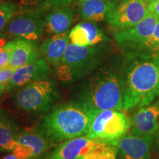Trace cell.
<instances>
[{"label":"cell","instance_id":"18","mask_svg":"<svg viewBox=\"0 0 159 159\" xmlns=\"http://www.w3.org/2000/svg\"><path fill=\"white\" fill-rule=\"evenodd\" d=\"M75 10L66 5L52 10L44 15L45 30L49 34H60L68 32L75 19Z\"/></svg>","mask_w":159,"mask_h":159},{"label":"cell","instance_id":"36","mask_svg":"<svg viewBox=\"0 0 159 159\" xmlns=\"http://www.w3.org/2000/svg\"><path fill=\"white\" fill-rule=\"evenodd\" d=\"M118 1H119V0H118ZM120 1H123V0H120Z\"/></svg>","mask_w":159,"mask_h":159},{"label":"cell","instance_id":"4","mask_svg":"<svg viewBox=\"0 0 159 159\" xmlns=\"http://www.w3.org/2000/svg\"><path fill=\"white\" fill-rule=\"evenodd\" d=\"M108 52L105 44L82 47L69 43L61 63L55 69L57 78L64 83L83 78L97 69Z\"/></svg>","mask_w":159,"mask_h":159},{"label":"cell","instance_id":"24","mask_svg":"<svg viewBox=\"0 0 159 159\" xmlns=\"http://www.w3.org/2000/svg\"><path fill=\"white\" fill-rule=\"evenodd\" d=\"M15 43L16 39H14L6 43L5 45L0 49V68L9 66L10 60H11Z\"/></svg>","mask_w":159,"mask_h":159},{"label":"cell","instance_id":"21","mask_svg":"<svg viewBox=\"0 0 159 159\" xmlns=\"http://www.w3.org/2000/svg\"><path fill=\"white\" fill-rule=\"evenodd\" d=\"M159 52V21L152 34L134 52L128 54L129 57L151 58L158 57Z\"/></svg>","mask_w":159,"mask_h":159},{"label":"cell","instance_id":"1","mask_svg":"<svg viewBox=\"0 0 159 159\" xmlns=\"http://www.w3.org/2000/svg\"><path fill=\"white\" fill-rule=\"evenodd\" d=\"M96 111L79 101L60 105L43 117L39 129L55 146L85 136Z\"/></svg>","mask_w":159,"mask_h":159},{"label":"cell","instance_id":"25","mask_svg":"<svg viewBox=\"0 0 159 159\" xmlns=\"http://www.w3.org/2000/svg\"><path fill=\"white\" fill-rule=\"evenodd\" d=\"M16 69L11 66L0 68V85H7L11 79Z\"/></svg>","mask_w":159,"mask_h":159},{"label":"cell","instance_id":"32","mask_svg":"<svg viewBox=\"0 0 159 159\" xmlns=\"http://www.w3.org/2000/svg\"><path fill=\"white\" fill-rule=\"evenodd\" d=\"M144 2H146L148 4H149V3H150V2H153V1H155V0H144Z\"/></svg>","mask_w":159,"mask_h":159},{"label":"cell","instance_id":"37","mask_svg":"<svg viewBox=\"0 0 159 159\" xmlns=\"http://www.w3.org/2000/svg\"><path fill=\"white\" fill-rule=\"evenodd\" d=\"M0 159H1V157H0Z\"/></svg>","mask_w":159,"mask_h":159},{"label":"cell","instance_id":"29","mask_svg":"<svg viewBox=\"0 0 159 159\" xmlns=\"http://www.w3.org/2000/svg\"><path fill=\"white\" fill-rule=\"evenodd\" d=\"M1 159H21V158H18V157L16 156H15L13 152H11L10 153L4 156L2 158H1Z\"/></svg>","mask_w":159,"mask_h":159},{"label":"cell","instance_id":"5","mask_svg":"<svg viewBox=\"0 0 159 159\" xmlns=\"http://www.w3.org/2000/svg\"><path fill=\"white\" fill-rule=\"evenodd\" d=\"M61 97L54 81L30 83L21 87L15 95V102L21 110L32 114H43L51 110Z\"/></svg>","mask_w":159,"mask_h":159},{"label":"cell","instance_id":"2","mask_svg":"<svg viewBox=\"0 0 159 159\" xmlns=\"http://www.w3.org/2000/svg\"><path fill=\"white\" fill-rule=\"evenodd\" d=\"M134 59L125 80L124 110L150 105L159 96V57Z\"/></svg>","mask_w":159,"mask_h":159},{"label":"cell","instance_id":"8","mask_svg":"<svg viewBox=\"0 0 159 159\" xmlns=\"http://www.w3.org/2000/svg\"><path fill=\"white\" fill-rule=\"evenodd\" d=\"M148 5L144 0H123L112 10L107 22L116 32L131 28L147 16Z\"/></svg>","mask_w":159,"mask_h":159},{"label":"cell","instance_id":"12","mask_svg":"<svg viewBox=\"0 0 159 159\" xmlns=\"http://www.w3.org/2000/svg\"><path fill=\"white\" fill-rule=\"evenodd\" d=\"M159 128V99L140 107L131 119L130 133L136 136L153 138Z\"/></svg>","mask_w":159,"mask_h":159},{"label":"cell","instance_id":"26","mask_svg":"<svg viewBox=\"0 0 159 159\" xmlns=\"http://www.w3.org/2000/svg\"><path fill=\"white\" fill-rule=\"evenodd\" d=\"M148 8L149 12L153 13L159 18V0H155L152 2L149 3Z\"/></svg>","mask_w":159,"mask_h":159},{"label":"cell","instance_id":"35","mask_svg":"<svg viewBox=\"0 0 159 159\" xmlns=\"http://www.w3.org/2000/svg\"><path fill=\"white\" fill-rule=\"evenodd\" d=\"M0 1H4V0H0Z\"/></svg>","mask_w":159,"mask_h":159},{"label":"cell","instance_id":"14","mask_svg":"<svg viewBox=\"0 0 159 159\" xmlns=\"http://www.w3.org/2000/svg\"><path fill=\"white\" fill-rule=\"evenodd\" d=\"M50 74L49 66L39 58L34 62L16 69L11 79L7 83L6 91L16 90L30 83L48 80Z\"/></svg>","mask_w":159,"mask_h":159},{"label":"cell","instance_id":"13","mask_svg":"<svg viewBox=\"0 0 159 159\" xmlns=\"http://www.w3.org/2000/svg\"><path fill=\"white\" fill-rule=\"evenodd\" d=\"M153 138L136 136L128 133L115 144L117 159H151Z\"/></svg>","mask_w":159,"mask_h":159},{"label":"cell","instance_id":"33","mask_svg":"<svg viewBox=\"0 0 159 159\" xmlns=\"http://www.w3.org/2000/svg\"><path fill=\"white\" fill-rule=\"evenodd\" d=\"M158 57H159V52H158Z\"/></svg>","mask_w":159,"mask_h":159},{"label":"cell","instance_id":"6","mask_svg":"<svg viewBox=\"0 0 159 159\" xmlns=\"http://www.w3.org/2000/svg\"><path fill=\"white\" fill-rule=\"evenodd\" d=\"M131 119L122 111L103 110L97 113L87 136L105 144H113L128 133Z\"/></svg>","mask_w":159,"mask_h":159},{"label":"cell","instance_id":"34","mask_svg":"<svg viewBox=\"0 0 159 159\" xmlns=\"http://www.w3.org/2000/svg\"><path fill=\"white\" fill-rule=\"evenodd\" d=\"M156 159H159V157H158V158H156Z\"/></svg>","mask_w":159,"mask_h":159},{"label":"cell","instance_id":"20","mask_svg":"<svg viewBox=\"0 0 159 159\" xmlns=\"http://www.w3.org/2000/svg\"><path fill=\"white\" fill-rule=\"evenodd\" d=\"M19 133L13 121L0 109V150L12 152L17 145Z\"/></svg>","mask_w":159,"mask_h":159},{"label":"cell","instance_id":"9","mask_svg":"<svg viewBox=\"0 0 159 159\" xmlns=\"http://www.w3.org/2000/svg\"><path fill=\"white\" fill-rule=\"evenodd\" d=\"M158 21V16L149 12L147 16L137 25L114 33L117 44L121 49L126 52L127 55L134 52L150 37Z\"/></svg>","mask_w":159,"mask_h":159},{"label":"cell","instance_id":"7","mask_svg":"<svg viewBox=\"0 0 159 159\" xmlns=\"http://www.w3.org/2000/svg\"><path fill=\"white\" fill-rule=\"evenodd\" d=\"M42 14L37 7L16 13L2 31L9 38L38 41L45 30L46 22Z\"/></svg>","mask_w":159,"mask_h":159},{"label":"cell","instance_id":"30","mask_svg":"<svg viewBox=\"0 0 159 159\" xmlns=\"http://www.w3.org/2000/svg\"><path fill=\"white\" fill-rule=\"evenodd\" d=\"M6 87H7V85H0V100L5 91H6Z\"/></svg>","mask_w":159,"mask_h":159},{"label":"cell","instance_id":"10","mask_svg":"<svg viewBox=\"0 0 159 159\" xmlns=\"http://www.w3.org/2000/svg\"><path fill=\"white\" fill-rule=\"evenodd\" d=\"M54 147L40 129L20 131L17 145L11 152L21 159H40Z\"/></svg>","mask_w":159,"mask_h":159},{"label":"cell","instance_id":"27","mask_svg":"<svg viewBox=\"0 0 159 159\" xmlns=\"http://www.w3.org/2000/svg\"><path fill=\"white\" fill-rule=\"evenodd\" d=\"M44 0H21V5L24 6H33L40 4Z\"/></svg>","mask_w":159,"mask_h":159},{"label":"cell","instance_id":"16","mask_svg":"<svg viewBox=\"0 0 159 159\" xmlns=\"http://www.w3.org/2000/svg\"><path fill=\"white\" fill-rule=\"evenodd\" d=\"M69 36L71 43L82 47L98 45L110 40L94 21H90L77 24L69 33Z\"/></svg>","mask_w":159,"mask_h":159},{"label":"cell","instance_id":"3","mask_svg":"<svg viewBox=\"0 0 159 159\" xmlns=\"http://www.w3.org/2000/svg\"><path fill=\"white\" fill-rule=\"evenodd\" d=\"M125 80L114 69L102 68L90 77L80 89L79 102L99 112L124 110Z\"/></svg>","mask_w":159,"mask_h":159},{"label":"cell","instance_id":"15","mask_svg":"<svg viewBox=\"0 0 159 159\" xmlns=\"http://www.w3.org/2000/svg\"><path fill=\"white\" fill-rule=\"evenodd\" d=\"M69 42L70 39L68 32L48 38L39 47L40 58L43 59L49 66L56 69L61 63Z\"/></svg>","mask_w":159,"mask_h":159},{"label":"cell","instance_id":"11","mask_svg":"<svg viewBox=\"0 0 159 159\" xmlns=\"http://www.w3.org/2000/svg\"><path fill=\"white\" fill-rule=\"evenodd\" d=\"M101 143L87 135L70 139L57 144L40 159H78L94 150Z\"/></svg>","mask_w":159,"mask_h":159},{"label":"cell","instance_id":"17","mask_svg":"<svg viewBox=\"0 0 159 159\" xmlns=\"http://www.w3.org/2000/svg\"><path fill=\"white\" fill-rule=\"evenodd\" d=\"M117 2L118 0H78L77 12L80 19L84 21H107Z\"/></svg>","mask_w":159,"mask_h":159},{"label":"cell","instance_id":"31","mask_svg":"<svg viewBox=\"0 0 159 159\" xmlns=\"http://www.w3.org/2000/svg\"><path fill=\"white\" fill-rule=\"evenodd\" d=\"M154 139H155V140H156V144H158V145H159V128H158V130H157L156 134H155Z\"/></svg>","mask_w":159,"mask_h":159},{"label":"cell","instance_id":"19","mask_svg":"<svg viewBox=\"0 0 159 159\" xmlns=\"http://www.w3.org/2000/svg\"><path fill=\"white\" fill-rule=\"evenodd\" d=\"M16 39L9 66L16 69L34 62L40 58L37 41H32L21 38Z\"/></svg>","mask_w":159,"mask_h":159},{"label":"cell","instance_id":"22","mask_svg":"<svg viewBox=\"0 0 159 159\" xmlns=\"http://www.w3.org/2000/svg\"><path fill=\"white\" fill-rule=\"evenodd\" d=\"M116 149L113 144L101 143L97 148L78 159H116Z\"/></svg>","mask_w":159,"mask_h":159},{"label":"cell","instance_id":"28","mask_svg":"<svg viewBox=\"0 0 159 159\" xmlns=\"http://www.w3.org/2000/svg\"><path fill=\"white\" fill-rule=\"evenodd\" d=\"M10 38L8 37L5 32L1 31L0 32V49L3 47V46L5 45V43L7 42H8V40Z\"/></svg>","mask_w":159,"mask_h":159},{"label":"cell","instance_id":"23","mask_svg":"<svg viewBox=\"0 0 159 159\" xmlns=\"http://www.w3.org/2000/svg\"><path fill=\"white\" fill-rule=\"evenodd\" d=\"M19 8L16 4L9 1H0V32L2 31Z\"/></svg>","mask_w":159,"mask_h":159}]
</instances>
